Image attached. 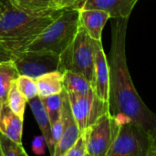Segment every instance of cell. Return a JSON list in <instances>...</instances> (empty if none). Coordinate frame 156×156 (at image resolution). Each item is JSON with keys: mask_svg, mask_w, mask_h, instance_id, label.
Listing matches in <instances>:
<instances>
[{"mask_svg": "<svg viewBox=\"0 0 156 156\" xmlns=\"http://www.w3.org/2000/svg\"><path fill=\"white\" fill-rule=\"evenodd\" d=\"M139 0H82L79 9H100L107 12L111 19L129 18Z\"/></svg>", "mask_w": 156, "mask_h": 156, "instance_id": "obj_11", "label": "cell"}, {"mask_svg": "<svg viewBox=\"0 0 156 156\" xmlns=\"http://www.w3.org/2000/svg\"><path fill=\"white\" fill-rule=\"evenodd\" d=\"M36 82L40 99L59 94L64 90V73L59 70L48 72L37 78Z\"/></svg>", "mask_w": 156, "mask_h": 156, "instance_id": "obj_15", "label": "cell"}, {"mask_svg": "<svg viewBox=\"0 0 156 156\" xmlns=\"http://www.w3.org/2000/svg\"><path fill=\"white\" fill-rule=\"evenodd\" d=\"M63 9L44 13H28L2 0L0 10V44L13 56L25 50Z\"/></svg>", "mask_w": 156, "mask_h": 156, "instance_id": "obj_2", "label": "cell"}, {"mask_svg": "<svg viewBox=\"0 0 156 156\" xmlns=\"http://www.w3.org/2000/svg\"><path fill=\"white\" fill-rule=\"evenodd\" d=\"M68 96L73 116L81 133L109 112L108 102L101 100L94 91L84 95L68 93Z\"/></svg>", "mask_w": 156, "mask_h": 156, "instance_id": "obj_8", "label": "cell"}, {"mask_svg": "<svg viewBox=\"0 0 156 156\" xmlns=\"http://www.w3.org/2000/svg\"><path fill=\"white\" fill-rule=\"evenodd\" d=\"M0 156H2V152H1V146H0Z\"/></svg>", "mask_w": 156, "mask_h": 156, "instance_id": "obj_31", "label": "cell"}, {"mask_svg": "<svg viewBox=\"0 0 156 156\" xmlns=\"http://www.w3.org/2000/svg\"><path fill=\"white\" fill-rule=\"evenodd\" d=\"M48 147L46 139L43 135L36 136L32 142V151L37 155H43Z\"/></svg>", "mask_w": 156, "mask_h": 156, "instance_id": "obj_24", "label": "cell"}, {"mask_svg": "<svg viewBox=\"0 0 156 156\" xmlns=\"http://www.w3.org/2000/svg\"><path fill=\"white\" fill-rule=\"evenodd\" d=\"M0 132L16 143L22 144L23 119L13 112L6 102L2 104L0 111Z\"/></svg>", "mask_w": 156, "mask_h": 156, "instance_id": "obj_13", "label": "cell"}, {"mask_svg": "<svg viewBox=\"0 0 156 156\" xmlns=\"http://www.w3.org/2000/svg\"><path fill=\"white\" fill-rule=\"evenodd\" d=\"M111 19L110 15L100 9H80V24L89 36L101 41L102 30L107 21Z\"/></svg>", "mask_w": 156, "mask_h": 156, "instance_id": "obj_12", "label": "cell"}, {"mask_svg": "<svg viewBox=\"0 0 156 156\" xmlns=\"http://www.w3.org/2000/svg\"><path fill=\"white\" fill-rule=\"evenodd\" d=\"M15 7L28 13H44L60 9L53 0H9Z\"/></svg>", "mask_w": 156, "mask_h": 156, "instance_id": "obj_18", "label": "cell"}, {"mask_svg": "<svg viewBox=\"0 0 156 156\" xmlns=\"http://www.w3.org/2000/svg\"><path fill=\"white\" fill-rule=\"evenodd\" d=\"M149 132L138 123H120L118 133L106 156H148Z\"/></svg>", "mask_w": 156, "mask_h": 156, "instance_id": "obj_5", "label": "cell"}, {"mask_svg": "<svg viewBox=\"0 0 156 156\" xmlns=\"http://www.w3.org/2000/svg\"><path fill=\"white\" fill-rule=\"evenodd\" d=\"M2 104H3V103H2V102L0 101V111H1V108H2Z\"/></svg>", "mask_w": 156, "mask_h": 156, "instance_id": "obj_30", "label": "cell"}, {"mask_svg": "<svg viewBox=\"0 0 156 156\" xmlns=\"http://www.w3.org/2000/svg\"><path fill=\"white\" fill-rule=\"evenodd\" d=\"M0 146L2 156H27L23 144H19L0 132Z\"/></svg>", "mask_w": 156, "mask_h": 156, "instance_id": "obj_22", "label": "cell"}, {"mask_svg": "<svg viewBox=\"0 0 156 156\" xmlns=\"http://www.w3.org/2000/svg\"><path fill=\"white\" fill-rule=\"evenodd\" d=\"M63 130H64V120H63V117L61 114V117L57 122H55L54 123L51 124L52 137L55 142V144L60 140L62 133H63Z\"/></svg>", "mask_w": 156, "mask_h": 156, "instance_id": "obj_25", "label": "cell"}, {"mask_svg": "<svg viewBox=\"0 0 156 156\" xmlns=\"http://www.w3.org/2000/svg\"><path fill=\"white\" fill-rule=\"evenodd\" d=\"M96 41L80 26L73 41L59 55L58 70L62 73L66 70L79 73L92 84Z\"/></svg>", "mask_w": 156, "mask_h": 156, "instance_id": "obj_4", "label": "cell"}, {"mask_svg": "<svg viewBox=\"0 0 156 156\" xmlns=\"http://www.w3.org/2000/svg\"><path fill=\"white\" fill-rule=\"evenodd\" d=\"M63 91V90H62ZM42 103L48 112L51 124L57 122L62 114L63 108V93L51 95L41 99Z\"/></svg>", "mask_w": 156, "mask_h": 156, "instance_id": "obj_20", "label": "cell"}, {"mask_svg": "<svg viewBox=\"0 0 156 156\" xmlns=\"http://www.w3.org/2000/svg\"><path fill=\"white\" fill-rule=\"evenodd\" d=\"M80 26V9L75 6L64 8L25 50H48L60 55L73 41Z\"/></svg>", "mask_w": 156, "mask_h": 156, "instance_id": "obj_3", "label": "cell"}, {"mask_svg": "<svg viewBox=\"0 0 156 156\" xmlns=\"http://www.w3.org/2000/svg\"><path fill=\"white\" fill-rule=\"evenodd\" d=\"M63 93V108L62 117L64 120V130L60 140L56 144L54 153L52 156H65V154L76 142L80 135L81 132L78 126V123L73 116L68 93L65 90Z\"/></svg>", "mask_w": 156, "mask_h": 156, "instance_id": "obj_9", "label": "cell"}, {"mask_svg": "<svg viewBox=\"0 0 156 156\" xmlns=\"http://www.w3.org/2000/svg\"><path fill=\"white\" fill-rule=\"evenodd\" d=\"M149 151L148 156H156V125L149 131Z\"/></svg>", "mask_w": 156, "mask_h": 156, "instance_id": "obj_26", "label": "cell"}, {"mask_svg": "<svg viewBox=\"0 0 156 156\" xmlns=\"http://www.w3.org/2000/svg\"><path fill=\"white\" fill-rule=\"evenodd\" d=\"M12 58H13V54L0 44V61L11 59Z\"/></svg>", "mask_w": 156, "mask_h": 156, "instance_id": "obj_28", "label": "cell"}, {"mask_svg": "<svg viewBox=\"0 0 156 156\" xmlns=\"http://www.w3.org/2000/svg\"><path fill=\"white\" fill-rule=\"evenodd\" d=\"M27 102L28 101L26 99V97L18 90L16 81H14L10 87V90L7 95V100H6L7 105L9 106V108L12 110L13 112H15L20 118L24 119L25 109H26V105Z\"/></svg>", "mask_w": 156, "mask_h": 156, "instance_id": "obj_19", "label": "cell"}, {"mask_svg": "<svg viewBox=\"0 0 156 156\" xmlns=\"http://www.w3.org/2000/svg\"><path fill=\"white\" fill-rule=\"evenodd\" d=\"M58 8L64 9L68 7H72V6H77L82 0H53Z\"/></svg>", "mask_w": 156, "mask_h": 156, "instance_id": "obj_27", "label": "cell"}, {"mask_svg": "<svg viewBox=\"0 0 156 156\" xmlns=\"http://www.w3.org/2000/svg\"><path fill=\"white\" fill-rule=\"evenodd\" d=\"M18 90L26 97L27 101L38 96L36 80L26 75H19L16 80Z\"/></svg>", "mask_w": 156, "mask_h": 156, "instance_id": "obj_21", "label": "cell"}, {"mask_svg": "<svg viewBox=\"0 0 156 156\" xmlns=\"http://www.w3.org/2000/svg\"><path fill=\"white\" fill-rule=\"evenodd\" d=\"M91 85L95 94L101 100L108 102L110 86V69L108 58L104 52L101 41H96L94 73L93 81Z\"/></svg>", "mask_w": 156, "mask_h": 156, "instance_id": "obj_10", "label": "cell"}, {"mask_svg": "<svg viewBox=\"0 0 156 156\" xmlns=\"http://www.w3.org/2000/svg\"><path fill=\"white\" fill-rule=\"evenodd\" d=\"M129 18L112 19V45L108 63L110 69L109 112L120 123L132 121L147 132L156 125V114L138 94L131 78L126 58V37Z\"/></svg>", "mask_w": 156, "mask_h": 156, "instance_id": "obj_1", "label": "cell"}, {"mask_svg": "<svg viewBox=\"0 0 156 156\" xmlns=\"http://www.w3.org/2000/svg\"><path fill=\"white\" fill-rule=\"evenodd\" d=\"M64 90L68 93L80 95L89 94L94 91L91 83L84 76L69 70L64 72Z\"/></svg>", "mask_w": 156, "mask_h": 156, "instance_id": "obj_17", "label": "cell"}, {"mask_svg": "<svg viewBox=\"0 0 156 156\" xmlns=\"http://www.w3.org/2000/svg\"><path fill=\"white\" fill-rule=\"evenodd\" d=\"M65 156H88L87 143L83 133H80L76 142L65 154Z\"/></svg>", "mask_w": 156, "mask_h": 156, "instance_id": "obj_23", "label": "cell"}, {"mask_svg": "<svg viewBox=\"0 0 156 156\" xmlns=\"http://www.w3.org/2000/svg\"><path fill=\"white\" fill-rule=\"evenodd\" d=\"M120 127V122L109 112L102 114L84 132L88 156H106Z\"/></svg>", "mask_w": 156, "mask_h": 156, "instance_id": "obj_6", "label": "cell"}, {"mask_svg": "<svg viewBox=\"0 0 156 156\" xmlns=\"http://www.w3.org/2000/svg\"><path fill=\"white\" fill-rule=\"evenodd\" d=\"M1 6H2V0H0V10H1Z\"/></svg>", "mask_w": 156, "mask_h": 156, "instance_id": "obj_29", "label": "cell"}, {"mask_svg": "<svg viewBox=\"0 0 156 156\" xmlns=\"http://www.w3.org/2000/svg\"><path fill=\"white\" fill-rule=\"evenodd\" d=\"M12 58L20 75L35 80L45 73L58 70L59 67V55L48 50H25L14 55Z\"/></svg>", "mask_w": 156, "mask_h": 156, "instance_id": "obj_7", "label": "cell"}, {"mask_svg": "<svg viewBox=\"0 0 156 156\" xmlns=\"http://www.w3.org/2000/svg\"><path fill=\"white\" fill-rule=\"evenodd\" d=\"M19 75L13 58L0 61V101L2 103L6 102L10 87Z\"/></svg>", "mask_w": 156, "mask_h": 156, "instance_id": "obj_16", "label": "cell"}, {"mask_svg": "<svg viewBox=\"0 0 156 156\" xmlns=\"http://www.w3.org/2000/svg\"><path fill=\"white\" fill-rule=\"evenodd\" d=\"M29 106L31 108L32 113L37 121V123L42 133V135L46 139L48 148L49 150V154L53 155L54 149H55V142L52 137V132H51V122L49 120V117L48 115V112L42 103L41 99L37 96L28 101Z\"/></svg>", "mask_w": 156, "mask_h": 156, "instance_id": "obj_14", "label": "cell"}]
</instances>
